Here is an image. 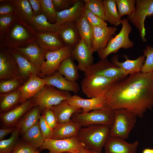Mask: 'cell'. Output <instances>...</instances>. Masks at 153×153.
<instances>
[{"instance_id": "d590c367", "label": "cell", "mask_w": 153, "mask_h": 153, "mask_svg": "<svg viewBox=\"0 0 153 153\" xmlns=\"http://www.w3.org/2000/svg\"><path fill=\"white\" fill-rule=\"evenodd\" d=\"M21 97V93L18 89L8 93L0 94L1 112L7 111L14 107L20 102Z\"/></svg>"}, {"instance_id": "44dd1931", "label": "cell", "mask_w": 153, "mask_h": 153, "mask_svg": "<svg viewBox=\"0 0 153 153\" xmlns=\"http://www.w3.org/2000/svg\"><path fill=\"white\" fill-rule=\"evenodd\" d=\"M14 49L41 69L45 61L46 52L39 46L35 41L25 47L16 48Z\"/></svg>"}, {"instance_id": "cb8c5ba5", "label": "cell", "mask_w": 153, "mask_h": 153, "mask_svg": "<svg viewBox=\"0 0 153 153\" xmlns=\"http://www.w3.org/2000/svg\"><path fill=\"white\" fill-rule=\"evenodd\" d=\"M123 56L126 59L124 62L119 61L118 56L117 55L112 57L111 61L120 68L127 75L141 72L146 58L143 55L139 56L134 60L129 59L126 55Z\"/></svg>"}, {"instance_id": "5bb4252c", "label": "cell", "mask_w": 153, "mask_h": 153, "mask_svg": "<svg viewBox=\"0 0 153 153\" xmlns=\"http://www.w3.org/2000/svg\"><path fill=\"white\" fill-rule=\"evenodd\" d=\"M19 76L18 67L13 56L6 47L0 48V80L15 78Z\"/></svg>"}, {"instance_id": "b9f144b4", "label": "cell", "mask_w": 153, "mask_h": 153, "mask_svg": "<svg viewBox=\"0 0 153 153\" xmlns=\"http://www.w3.org/2000/svg\"><path fill=\"white\" fill-rule=\"evenodd\" d=\"M145 60L141 70V72L146 73L153 71V46L147 45L143 51Z\"/></svg>"}, {"instance_id": "5b68a950", "label": "cell", "mask_w": 153, "mask_h": 153, "mask_svg": "<svg viewBox=\"0 0 153 153\" xmlns=\"http://www.w3.org/2000/svg\"><path fill=\"white\" fill-rule=\"evenodd\" d=\"M121 24L119 32L110 40L105 48L97 52L100 59L107 58L109 54L116 53L121 48L128 49L134 45V42L129 37L132 27L127 18H124L122 19Z\"/></svg>"}, {"instance_id": "52a82bcc", "label": "cell", "mask_w": 153, "mask_h": 153, "mask_svg": "<svg viewBox=\"0 0 153 153\" xmlns=\"http://www.w3.org/2000/svg\"><path fill=\"white\" fill-rule=\"evenodd\" d=\"M72 119L84 127L95 125H112L114 118V110L107 107L86 113H76Z\"/></svg>"}, {"instance_id": "74e56055", "label": "cell", "mask_w": 153, "mask_h": 153, "mask_svg": "<svg viewBox=\"0 0 153 153\" xmlns=\"http://www.w3.org/2000/svg\"><path fill=\"white\" fill-rule=\"evenodd\" d=\"M120 16H129L133 14L135 9V0H115Z\"/></svg>"}, {"instance_id": "6da1fadb", "label": "cell", "mask_w": 153, "mask_h": 153, "mask_svg": "<svg viewBox=\"0 0 153 153\" xmlns=\"http://www.w3.org/2000/svg\"><path fill=\"white\" fill-rule=\"evenodd\" d=\"M104 97L105 107L126 109L142 118L153 108V71L129 75L114 84Z\"/></svg>"}, {"instance_id": "f546056e", "label": "cell", "mask_w": 153, "mask_h": 153, "mask_svg": "<svg viewBox=\"0 0 153 153\" xmlns=\"http://www.w3.org/2000/svg\"><path fill=\"white\" fill-rule=\"evenodd\" d=\"M40 115V108L36 106L27 112L17 124V128L24 134L28 130L36 124Z\"/></svg>"}, {"instance_id": "f907efd6", "label": "cell", "mask_w": 153, "mask_h": 153, "mask_svg": "<svg viewBox=\"0 0 153 153\" xmlns=\"http://www.w3.org/2000/svg\"><path fill=\"white\" fill-rule=\"evenodd\" d=\"M32 8L33 16L39 15L42 13V7L40 0H28Z\"/></svg>"}, {"instance_id": "e575fe53", "label": "cell", "mask_w": 153, "mask_h": 153, "mask_svg": "<svg viewBox=\"0 0 153 153\" xmlns=\"http://www.w3.org/2000/svg\"><path fill=\"white\" fill-rule=\"evenodd\" d=\"M24 141L36 148H41L45 138L40 129L39 122L28 130L24 134Z\"/></svg>"}, {"instance_id": "f1b7e54d", "label": "cell", "mask_w": 153, "mask_h": 153, "mask_svg": "<svg viewBox=\"0 0 153 153\" xmlns=\"http://www.w3.org/2000/svg\"><path fill=\"white\" fill-rule=\"evenodd\" d=\"M14 5L15 19L30 25L33 17V11L28 0H7Z\"/></svg>"}, {"instance_id": "f6af8a7d", "label": "cell", "mask_w": 153, "mask_h": 153, "mask_svg": "<svg viewBox=\"0 0 153 153\" xmlns=\"http://www.w3.org/2000/svg\"><path fill=\"white\" fill-rule=\"evenodd\" d=\"M37 148L24 141L17 143L11 153H34Z\"/></svg>"}, {"instance_id": "816d5d0a", "label": "cell", "mask_w": 153, "mask_h": 153, "mask_svg": "<svg viewBox=\"0 0 153 153\" xmlns=\"http://www.w3.org/2000/svg\"><path fill=\"white\" fill-rule=\"evenodd\" d=\"M14 128L1 129H0V141L3 139L8 134L12 133L15 129Z\"/></svg>"}, {"instance_id": "c3c4849f", "label": "cell", "mask_w": 153, "mask_h": 153, "mask_svg": "<svg viewBox=\"0 0 153 153\" xmlns=\"http://www.w3.org/2000/svg\"><path fill=\"white\" fill-rule=\"evenodd\" d=\"M57 12L68 9L75 3L77 0H52Z\"/></svg>"}, {"instance_id": "4dcf8cb0", "label": "cell", "mask_w": 153, "mask_h": 153, "mask_svg": "<svg viewBox=\"0 0 153 153\" xmlns=\"http://www.w3.org/2000/svg\"><path fill=\"white\" fill-rule=\"evenodd\" d=\"M75 22L80 38L82 39L92 49L93 28L87 20L83 11L79 18Z\"/></svg>"}, {"instance_id": "8992f818", "label": "cell", "mask_w": 153, "mask_h": 153, "mask_svg": "<svg viewBox=\"0 0 153 153\" xmlns=\"http://www.w3.org/2000/svg\"><path fill=\"white\" fill-rule=\"evenodd\" d=\"M137 116L131 111L125 109L114 110V118L110 127V136L128 139L135 126Z\"/></svg>"}, {"instance_id": "d6986e66", "label": "cell", "mask_w": 153, "mask_h": 153, "mask_svg": "<svg viewBox=\"0 0 153 153\" xmlns=\"http://www.w3.org/2000/svg\"><path fill=\"white\" fill-rule=\"evenodd\" d=\"M125 139L110 136L105 146V153H136L139 142L130 143Z\"/></svg>"}, {"instance_id": "f5cc1de1", "label": "cell", "mask_w": 153, "mask_h": 153, "mask_svg": "<svg viewBox=\"0 0 153 153\" xmlns=\"http://www.w3.org/2000/svg\"><path fill=\"white\" fill-rule=\"evenodd\" d=\"M92 150L87 147H85L82 148L78 153H101Z\"/></svg>"}, {"instance_id": "30bf717a", "label": "cell", "mask_w": 153, "mask_h": 153, "mask_svg": "<svg viewBox=\"0 0 153 153\" xmlns=\"http://www.w3.org/2000/svg\"><path fill=\"white\" fill-rule=\"evenodd\" d=\"M85 147L87 146L75 137L58 139H45L41 149L48 150L47 153H78Z\"/></svg>"}, {"instance_id": "ba28073f", "label": "cell", "mask_w": 153, "mask_h": 153, "mask_svg": "<svg viewBox=\"0 0 153 153\" xmlns=\"http://www.w3.org/2000/svg\"><path fill=\"white\" fill-rule=\"evenodd\" d=\"M72 96L68 92L60 90L52 86L45 85L33 97V99L35 106L44 109L58 105Z\"/></svg>"}, {"instance_id": "3957f363", "label": "cell", "mask_w": 153, "mask_h": 153, "mask_svg": "<svg viewBox=\"0 0 153 153\" xmlns=\"http://www.w3.org/2000/svg\"><path fill=\"white\" fill-rule=\"evenodd\" d=\"M110 127L106 125H95L82 127L76 137L88 148L101 152L110 136Z\"/></svg>"}, {"instance_id": "ac0fdd59", "label": "cell", "mask_w": 153, "mask_h": 153, "mask_svg": "<svg viewBox=\"0 0 153 153\" xmlns=\"http://www.w3.org/2000/svg\"><path fill=\"white\" fill-rule=\"evenodd\" d=\"M8 48L17 62L19 76L25 82L28 80L30 75L32 74H35L41 77L40 68L31 62L15 49Z\"/></svg>"}, {"instance_id": "7dc6e473", "label": "cell", "mask_w": 153, "mask_h": 153, "mask_svg": "<svg viewBox=\"0 0 153 153\" xmlns=\"http://www.w3.org/2000/svg\"><path fill=\"white\" fill-rule=\"evenodd\" d=\"M39 124L41 132L45 139L52 138L53 133V129L48 124L43 115L40 116Z\"/></svg>"}, {"instance_id": "db71d44e", "label": "cell", "mask_w": 153, "mask_h": 153, "mask_svg": "<svg viewBox=\"0 0 153 153\" xmlns=\"http://www.w3.org/2000/svg\"><path fill=\"white\" fill-rule=\"evenodd\" d=\"M142 153H153V149H145L143 151Z\"/></svg>"}, {"instance_id": "bcb514c9", "label": "cell", "mask_w": 153, "mask_h": 153, "mask_svg": "<svg viewBox=\"0 0 153 153\" xmlns=\"http://www.w3.org/2000/svg\"><path fill=\"white\" fill-rule=\"evenodd\" d=\"M42 115L51 128L53 129L56 127L58 125L57 119L54 111L51 108L44 109Z\"/></svg>"}, {"instance_id": "8d00e7d4", "label": "cell", "mask_w": 153, "mask_h": 153, "mask_svg": "<svg viewBox=\"0 0 153 153\" xmlns=\"http://www.w3.org/2000/svg\"><path fill=\"white\" fill-rule=\"evenodd\" d=\"M25 82L20 76L14 78L1 80L0 94H6L16 90Z\"/></svg>"}, {"instance_id": "9f6ffc18", "label": "cell", "mask_w": 153, "mask_h": 153, "mask_svg": "<svg viewBox=\"0 0 153 153\" xmlns=\"http://www.w3.org/2000/svg\"><path fill=\"white\" fill-rule=\"evenodd\" d=\"M34 153H38V152H35Z\"/></svg>"}, {"instance_id": "ffe728a7", "label": "cell", "mask_w": 153, "mask_h": 153, "mask_svg": "<svg viewBox=\"0 0 153 153\" xmlns=\"http://www.w3.org/2000/svg\"><path fill=\"white\" fill-rule=\"evenodd\" d=\"M66 101L70 104L81 108L83 113L105 107L104 96L86 99L74 95Z\"/></svg>"}, {"instance_id": "8fae6325", "label": "cell", "mask_w": 153, "mask_h": 153, "mask_svg": "<svg viewBox=\"0 0 153 153\" xmlns=\"http://www.w3.org/2000/svg\"><path fill=\"white\" fill-rule=\"evenodd\" d=\"M73 48L65 46L57 50L46 52L45 56L46 61L41 68V77L50 76L57 71L62 61L71 57Z\"/></svg>"}, {"instance_id": "484cf974", "label": "cell", "mask_w": 153, "mask_h": 153, "mask_svg": "<svg viewBox=\"0 0 153 153\" xmlns=\"http://www.w3.org/2000/svg\"><path fill=\"white\" fill-rule=\"evenodd\" d=\"M58 33L65 46L73 48L80 39L75 22H68L60 25Z\"/></svg>"}, {"instance_id": "7402d4cb", "label": "cell", "mask_w": 153, "mask_h": 153, "mask_svg": "<svg viewBox=\"0 0 153 153\" xmlns=\"http://www.w3.org/2000/svg\"><path fill=\"white\" fill-rule=\"evenodd\" d=\"M35 106L33 99H29L10 110L2 113L1 114V118L5 125H12Z\"/></svg>"}, {"instance_id": "60d3db41", "label": "cell", "mask_w": 153, "mask_h": 153, "mask_svg": "<svg viewBox=\"0 0 153 153\" xmlns=\"http://www.w3.org/2000/svg\"><path fill=\"white\" fill-rule=\"evenodd\" d=\"M42 13L50 23L56 24L57 12L52 0H40Z\"/></svg>"}, {"instance_id": "11a10c76", "label": "cell", "mask_w": 153, "mask_h": 153, "mask_svg": "<svg viewBox=\"0 0 153 153\" xmlns=\"http://www.w3.org/2000/svg\"><path fill=\"white\" fill-rule=\"evenodd\" d=\"M63 153H71V152H64Z\"/></svg>"}, {"instance_id": "7a4b0ae2", "label": "cell", "mask_w": 153, "mask_h": 153, "mask_svg": "<svg viewBox=\"0 0 153 153\" xmlns=\"http://www.w3.org/2000/svg\"><path fill=\"white\" fill-rule=\"evenodd\" d=\"M35 32L29 24L15 19L1 41L0 48L25 47L35 41Z\"/></svg>"}, {"instance_id": "2e32d148", "label": "cell", "mask_w": 153, "mask_h": 153, "mask_svg": "<svg viewBox=\"0 0 153 153\" xmlns=\"http://www.w3.org/2000/svg\"><path fill=\"white\" fill-rule=\"evenodd\" d=\"M35 41L46 52L57 50L65 46L58 32H36Z\"/></svg>"}, {"instance_id": "ab89813d", "label": "cell", "mask_w": 153, "mask_h": 153, "mask_svg": "<svg viewBox=\"0 0 153 153\" xmlns=\"http://www.w3.org/2000/svg\"><path fill=\"white\" fill-rule=\"evenodd\" d=\"M20 133L19 130L16 128L9 138L0 141V153L12 152L17 143Z\"/></svg>"}, {"instance_id": "9c48e42d", "label": "cell", "mask_w": 153, "mask_h": 153, "mask_svg": "<svg viewBox=\"0 0 153 153\" xmlns=\"http://www.w3.org/2000/svg\"><path fill=\"white\" fill-rule=\"evenodd\" d=\"M153 17V0H136L135 9L127 18L138 30L142 41L146 42L144 22L146 17Z\"/></svg>"}, {"instance_id": "7c38bea8", "label": "cell", "mask_w": 153, "mask_h": 153, "mask_svg": "<svg viewBox=\"0 0 153 153\" xmlns=\"http://www.w3.org/2000/svg\"><path fill=\"white\" fill-rule=\"evenodd\" d=\"M88 74L119 80L125 79L128 75L107 58L100 59L97 62L94 63L84 73L85 75Z\"/></svg>"}, {"instance_id": "836d02e7", "label": "cell", "mask_w": 153, "mask_h": 153, "mask_svg": "<svg viewBox=\"0 0 153 153\" xmlns=\"http://www.w3.org/2000/svg\"><path fill=\"white\" fill-rule=\"evenodd\" d=\"M103 1L106 21L116 27L121 24L122 19L118 13L115 0Z\"/></svg>"}, {"instance_id": "ee69618b", "label": "cell", "mask_w": 153, "mask_h": 153, "mask_svg": "<svg viewBox=\"0 0 153 153\" xmlns=\"http://www.w3.org/2000/svg\"><path fill=\"white\" fill-rule=\"evenodd\" d=\"M83 11L87 20L92 26L105 27L107 26V22L84 7Z\"/></svg>"}, {"instance_id": "4fadbf2b", "label": "cell", "mask_w": 153, "mask_h": 153, "mask_svg": "<svg viewBox=\"0 0 153 153\" xmlns=\"http://www.w3.org/2000/svg\"><path fill=\"white\" fill-rule=\"evenodd\" d=\"M93 53L85 41L80 38L73 48L71 57L77 61L78 70L84 73L94 63Z\"/></svg>"}, {"instance_id": "6f0895ef", "label": "cell", "mask_w": 153, "mask_h": 153, "mask_svg": "<svg viewBox=\"0 0 153 153\" xmlns=\"http://www.w3.org/2000/svg\"><path fill=\"white\" fill-rule=\"evenodd\" d=\"M101 153H102L101 152Z\"/></svg>"}, {"instance_id": "7bdbcfd3", "label": "cell", "mask_w": 153, "mask_h": 153, "mask_svg": "<svg viewBox=\"0 0 153 153\" xmlns=\"http://www.w3.org/2000/svg\"><path fill=\"white\" fill-rule=\"evenodd\" d=\"M15 20V17L13 15L0 16V35L1 41L3 36Z\"/></svg>"}, {"instance_id": "681fc988", "label": "cell", "mask_w": 153, "mask_h": 153, "mask_svg": "<svg viewBox=\"0 0 153 153\" xmlns=\"http://www.w3.org/2000/svg\"><path fill=\"white\" fill-rule=\"evenodd\" d=\"M6 3H1L0 5V16L13 15L15 16L16 11L14 6L12 3L7 0H4Z\"/></svg>"}, {"instance_id": "d6a6232c", "label": "cell", "mask_w": 153, "mask_h": 153, "mask_svg": "<svg viewBox=\"0 0 153 153\" xmlns=\"http://www.w3.org/2000/svg\"><path fill=\"white\" fill-rule=\"evenodd\" d=\"M77 65L71 57L63 60L60 63L57 71L68 80L76 82L79 78Z\"/></svg>"}, {"instance_id": "83f0119b", "label": "cell", "mask_w": 153, "mask_h": 153, "mask_svg": "<svg viewBox=\"0 0 153 153\" xmlns=\"http://www.w3.org/2000/svg\"><path fill=\"white\" fill-rule=\"evenodd\" d=\"M50 108L55 115L58 124L69 121L71 119V118L75 113L82 112L81 108L70 104L66 100Z\"/></svg>"}, {"instance_id": "9a60e30c", "label": "cell", "mask_w": 153, "mask_h": 153, "mask_svg": "<svg viewBox=\"0 0 153 153\" xmlns=\"http://www.w3.org/2000/svg\"><path fill=\"white\" fill-rule=\"evenodd\" d=\"M93 42L92 50L93 52H97L107 46L110 40L117 31L116 27L92 26Z\"/></svg>"}, {"instance_id": "603a6c76", "label": "cell", "mask_w": 153, "mask_h": 153, "mask_svg": "<svg viewBox=\"0 0 153 153\" xmlns=\"http://www.w3.org/2000/svg\"><path fill=\"white\" fill-rule=\"evenodd\" d=\"M44 78L45 85L53 86L60 90L75 93H77L79 90V86L77 82L68 80L58 71L52 75Z\"/></svg>"}, {"instance_id": "1f68e13d", "label": "cell", "mask_w": 153, "mask_h": 153, "mask_svg": "<svg viewBox=\"0 0 153 153\" xmlns=\"http://www.w3.org/2000/svg\"><path fill=\"white\" fill-rule=\"evenodd\" d=\"M37 32H58L60 25L50 22L42 13L33 16L29 25Z\"/></svg>"}, {"instance_id": "d4e9b609", "label": "cell", "mask_w": 153, "mask_h": 153, "mask_svg": "<svg viewBox=\"0 0 153 153\" xmlns=\"http://www.w3.org/2000/svg\"><path fill=\"white\" fill-rule=\"evenodd\" d=\"M84 7V0H77L69 8L57 12L56 24L60 25L68 22H76L80 17Z\"/></svg>"}, {"instance_id": "e0dca14e", "label": "cell", "mask_w": 153, "mask_h": 153, "mask_svg": "<svg viewBox=\"0 0 153 153\" xmlns=\"http://www.w3.org/2000/svg\"><path fill=\"white\" fill-rule=\"evenodd\" d=\"M45 85L44 78H41L35 74L30 75L28 80L18 89L21 94L20 103H23L33 97Z\"/></svg>"}, {"instance_id": "277c9868", "label": "cell", "mask_w": 153, "mask_h": 153, "mask_svg": "<svg viewBox=\"0 0 153 153\" xmlns=\"http://www.w3.org/2000/svg\"><path fill=\"white\" fill-rule=\"evenodd\" d=\"M92 74L85 75L81 82L82 92L88 98L103 97L115 83L120 81Z\"/></svg>"}, {"instance_id": "f35d334b", "label": "cell", "mask_w": 153, "mask_h": 153, "mask_svg": "<svg viewBox=\"0 0 153 153\" xmlns=\"http://www.w3.org/2000/svg\"><path fill=\"white\" fill-rule=\"evenodd\" d=\"M84 7L106 21L103 1L84 0Z\"/></svg>"}, {"instance_id": "4316f807", "label": "cell", "mask_w": 153, "mask_h": 153, "mask_svg": "<svg viewBox=\"0 0 153 153\" xmlns=\"http://www.w3.org/2000/svg\"><path fill=\"white\" fill-rule=\"evenodd\" d=\"M82 127L72 119L65 123L58 124L53 129L51 139H62L76 137Z\"/></svg>"}]
</instances>
